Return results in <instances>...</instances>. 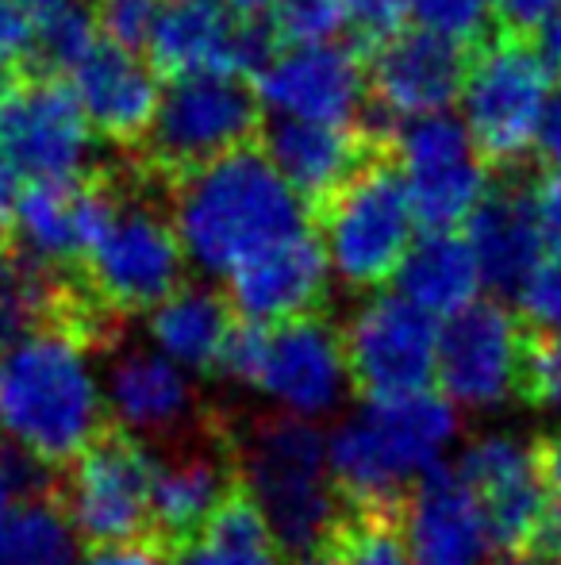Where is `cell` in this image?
I'll list each match as a JSON object with an SVG mask.
<instances>
[{"mask_svg": "<svg viewBox=\"0 0 561 565\" xmlns=\"http://www.w3.org/2000/svg\"><path fill=\"white\" fill-rule=\"evenodd\" d=\"M0 424L35 466H69L108 431L105 370L77 323H51L0 350Z\"/></svg>", "mask_w": 561, "mask_h": 565, "instance_id": "obj_1", "label": "cell"}, {"mask_svg": "<svg viewBox=\"0 0 561 565\" xmlns=\"http://www.w3.org/2000/svg\"><path fill=\"white\" fill-rule=\"evenodd\" d=\"M170 220L188 266L224 281L258 250L308 231L304 201L255 147L181 173Z\"/></svg>", "mask_w": 561, "mask_h": 565, "instance_id": "obj_2", "label": "cell"}, {"mask_svg": "<svg viewBox=\"0 0 561 565\" xmlns=\"http://www.w3.org/2000/svg\"><path fill=\"white\" fill-rule=\"evenodd\" d=\"M457 439V408L427 393L366 401L327 439L331 477L343 508L400 512L408 492L423 481Z\"/></svg>", "mask_w": 561, "mask_h": 565, "instance_id": "obj_3", "label": "cell"}, {"mask_svg": "<svg viewBox=\"0 0 561 565\" xmlns=\"http://www.w3.org/2000/svg\"><path fill=\"white\" fill-rule=\"evenodd\" d=\"M239 489L266 515L284 554H320L343 520L327 435L308 419L270 416L231 443Z\"/></svg>", "mask_w": 561, "mask_h": 565, "instance_id": "obj_4", "label": "cell"}, {"mask_svg": "<svg viewBox=\"0 0 561 565\" xmlns=\"http://www.w3.org/2000/svg\"><path fill=\"white\" fill-rule=\"evenodd\" d=\"M219 370L266 396L281 416L308 424L335 416L354 393L343 331L315 316L278 328L235 331Z\"/></svg>", "mask_w": 561, "mask_h": 565, "instance_id": "obj_5", "label": "cell"}, {"mask_svg": "<svg viewBox=\"0 0 561 565\" xmlns=\"http://www.w3.org/2000/svg\"><path fill=\"white\" fill-rule=\"evenodd\" d=\"M315 238L338 285L358 292L385 289L420 238V220L397 170L366 166L323 204Z\"/></svg>", "mask_w": 561, "mask_h": 565, "instance_id": "obj_6", "label": "cell"}, {"mask_svg": "<svg viewBox=\"0 0 561 565\" xmlns=\"http://www.w3.org/2000/svg\"><path fill=\"white\" fill-rule=\"evenodd\" d=\"M554 93V66L524 39H496L465 62L457 119L477 150L493 162L531 154L539 124Z\"/></svg>", "mask_w": 561, "mask_h": 565, "instance_id": "obj_7", "label": "cell"}, {"mask_svg": "<svg viewBox=\"0 0 561 565\" xmlns=\"http://www.w3.org/2000/svg\"><path fill=\"white\" fill-rule=\"evenodd\" d=\"M82 266L89 297L105 312L147 316L185 285L188 258L170 212L150 201H123L112 204Z\"/></svg>", "mask_w": 561, "mask_h": 565, "instance_id": "obj_8", "label": "cell"}, {"mask_svg": "<svg viewBox=\"0 0 561 565\" xmlns=\"http://www.w3.org/2000/svg\"><path fill=\"white\" fill-rule=\"evenodd\" d=\"M531 354V335L516 312L493 300H473L439 323L434 381L454 408L496 412L527 396Z\"/></svg>", "mask_w": 561, "mask_h": 565, "instance_id": "obj_9", "label": "cell"}, {"mask_svg": "<svg viewBox=\"0 0 561 565\" xmlns=\"http://www.w3.org/2000/svg\"><path fill=\"white\" fill-rule=\"evenodd\" d=\"M154 454L136 435H100L66 466L54 484L62 512L69 515L77 539L89 546H120L150 539V492H154Z\"/></svg>", "mask_w": 561, "mask_h": 565, "instance_id": "obj_10", "label": "cell"}, {"mask_svg": "<svg viewBox=\"0 0 561 565\" xmlns=\"http://www.w3.org/2000/svg\"><path fill=\"white\" fill-rule=\"evenodd\" d=\"M258 119H262V105L255 97V85L242 82V74L170 77L142 142L158 166L173 173H193L250 147Z\"/></svg>", "mask_w": 561, "mask_h": 565, "instance_id": "obj_11", "label": "cell"}, {"mask_svg": "<svg viewBox=\"0 0 561 565\" xmlns=\"http://www.w3.org/2000/svg\"><path fill=\"white\" fill-rule=\"evenodd\" d=\"M97 162V135L69 85L12 82L0 93V166L23 185L85 181Z\"/></svg>", "mask_w": 561, "mask_h": 565, "instance_id": "obj_12", "label": "cell"}, {"mask_svg": "<svg viewBox=\"0 0 561 565\" xmlns=\"http://www.w3.org/2000/svg\"><path fill=\"white\" fill-rule=\"evenodd\" d=\"M397 178L427 231H462L488 201V166L454 113L397 127Z\"/></svg>", "mask_w": 561, "mask_h": 565, "instance_id": "obj_13", "label": "cell"}, {"mask_svg": "<svg viewBox=\"0 0 561 565\" xmlns=\"http://www.w3.org/2000/svg\"><path fill=\"white\" fill-rule=\"evenodd\" d=\"M350 385L366 401L427 393L439 362V320L397 289H377L343 328Z\"/></svg>", "mask_w": 561, "mask_h": 565, "instance_id": "obj_14", "label": "cell"}, {"mask_svg": "<svg viewBox=\"0 0 561 565\" xmlns=\"http://www.w3.org/2000/svg\"><path fill=\"white\" fill-rule=\"evenodd\" d=\"M255 97L270 119L354 124L369 100V74L343 43L281 46L258 66Z\"/></svg>", "mask_w": 561, "mask_h": 565, "instance_id": "obj_15", "label": "cell"}, {"mask_svg": "<svg viewBox=\"0 0 561 565\" xmlns=\"http://www.w3.org/2000/svg\"><path fill=\"white\" fill-rule=\"evenodd\" d=\"M454 469L477 497L493 546H500L504 554L535 546L550 508L535 443L500 431L481 435L462 450Z\"/></svg>", "mask_w": 561, "mask_h": 565, "instance_id": "obj_16", "label": "cell"}, {"mask_svg": "<svg viewBox=\"0 0 561 565\" xmlns=\"http://www.w3.org/2000/svg\"><path fill=\"white\" fill-rule=\"evenodd\" d=\"M366 74L369 97L400 127L412 119L442 116L457 105L465 58L462 46L446 43L431 31L400 28L377 43Z\"/></svg>", "mask_w": 561, "mask_h": 565, "instance_id": "obj_17", "label": "cell"}, {"mask_svg": "<svg viewBox=\"0 0 561 565\" xmlns=\"http://www.w3.org/2000/svg\"><path fill=\"white\" fill-rule=\"evenodd\" d=\"M331 269L312 231H300L258 250L227 277V305L250 328L308 320L331 292Z\"/></svg>", "mask_w": 561, "mask_h": 565, "instance_id": "obj_18", "label": "cell"}, {"mask_svg": "<svg viewBox=\"0 0 561 565\" xmlns=\"http://www.w3.org/2000/svg\"><path fill=\"white\" fill-rule=\"evenodd\" d=\"M66 77L69 93H74L77 108L89 119L97 139H147L150 119H154L158 100H162V82H158V70L150 66L147 54L97 39L93 51Z\"/></svg>", "mask_w": 561, "mask_h": 565, "instance_id": "obj_19", "label": "cell"}, {"mask_svg": "<svg viewBox=\"0 0 561 565\" xmlns=\"http://www.w3.org/2000/svg\"><path fill=\"white\" fill-rule=\"evenodd\" d=\"M262 46L250 28L219 0H165L142 54L158 74L196 77V74H242Z\"/></svg>", "mask_w": 561, "mask_h": 565, "instance_id": "obj_20", "label": "cell"}, {"mask_svg": "<svg viewBox=\"0 0 561 565\" xmlns=\"http://www.w3.org/2000/svg\"><path fill=\"white\" fill-rule=\"evenodd\" d=\"M239 484L231 443H188L154 466L150 492V539L173 554L204 531L216 508Z\"/></svg>", "mask_w": 561, "mask_h": 565, "instance_id": "obj_21", "label": "cell"}, {"mask_svg": "<svg viewBox=\"0 0 561 565\" xmlns=\"http://www.w3.org/2000/svg\"><path fill=\"white\" fill-rule=\"evenodd\" d=\"M112 196H105L89 181H62V185H28L15 201L12 250L39 266L62 269L82 266L89 246L97 243Z\"/></svg>", "mask_w": 561, "mask_h": 565, "instance_id": "obj_22", "label": "cell"}, {"mask_svg": "<svg viewBox=\"0 0 561 565\" xmlns=\"http://www.w3.org/2000/svg\"><path fill=\"white\" fill-rule=\"evenodd\" d=\"M108 419L136 439L177 435L193 419L196 393L193 373L158 354L154 347H120L105 365Z\"/></svg>", "mask_w": 561, "mask_h": 565, "instance_id": "obj_23", "label": "cell"}, {"mask_svg": "<svg viewBox=\"0 0 561 565\" xmlns=\"http://www.w3.org/2000/svg\"><path fill=\"white\" fill-rule=\"evenodd\" d=\"M400 527L416 565H481L493 546L485 512L457 469H431L408 492Z\"/></svg>", "mask_w": 561, "mask_h": 565, "instance_id": "obj_24", "label": "cell"}, {"mask_svg": "<svg viewBox=\"0 0 561 565\" xmlns=\"http://www.w3.org/2000/svg\"><path fill=\"white\" fill-rule=\"evenodd\" d=\"M262 154L300 201H323L366 170V150L350 124H300L270 119Z\"/></svg>", "mask_w": 561, "mask_h": 565, "instance_id": "obj_25", "label": "cell"}, {"mask_svg": "<svg viewBox=\"0 0 561 565\" xmlns=\"http://www.w3.org/2000/svg\"><path fill=\"white\" fill-rule=\"evenodd\" d=\"M235 331V308L208 285H181L147 312V342L185 373L219 370Z\"/></svg>", "mask_w": 561, "mask_h": 565, "instance_id": "obj_26", "label": "cell"}, {"mask_svg": "<svg viewBox=\"0 0 561 565\" xmlns=\"http://www.w3.org/2000/svg\"><path fill=\"white\" fill-rule=\"evenodd\" d=\"M392 281H397L400 297H408L439 323L470 308L473 300H481V289H485V274H481V262L465 231H427L420 235Z\"/></svg>", "mask_w": 561, "mask_h": 565, "instance_id": "obj_27", "label": "cell"}, {"mask_svg": "<svg viewBox=\"0 0 561 565\" xmlns=\"http://www.w3.org/2000/svg\"><path fill=\"white\" fill-rule=\"evenodd\" d=\"M465 238L477 254L485 285H496V289H519L547 254L531 193H519V189L488 193L477 216L465 224Z\"/></svg>", "mask_w": 561, "mask_h": 565, "instance_id": "obj_28", "label": "cell"}, {"mask_svg": "<svg viewBox=\"0 0 561 565\" xmlns=\"http://www.w3.org/2000/svg\"><path fill=\"white\" fill-rule=\"evenodd\" d=\"M170 565H281V546L258 504L235 484L201 535L170 554Z\"/></svg>", "mask_w": 561, "mask_h": 565, "instance_id": "obj_29", "label": "cell"}, {"mask_svg": "<svg viewBox=\"0 0 561 565\" xmlns=\"http://www.w3.org/2000/svg\"><path fill=\"white\" fill-rule=\"evenodd\" d=\"M0 565H77V531L58 492L39 489L0 508Z\"/></svg>", "mask_w": 561, "mask_h": 565, "instance_id": "obj_30", "label": "cell"}, {"mask_svg": "<svg viewBox=\"0 0 561 565\" xmlns=\"http://www.w3.org/2000/svg\"><path fill=\"white\" fill-rule=\"evenodd\" d=\"M62 320L58 274L15 250H0V350Z\"/></svg>", "mask_w": 561, "mask_h": 565, "instance_id": "obj_31", "label": "cell"}, {"mask_svg": "<svg viewBox=\"0 0 561 565\" xmlns=\"http://www.w3.org/2000/svg\"><path fill=\"white\" fill-rule=\"evenodd\" d=\"M323 551L335 558V565H416L400 527V512L346 508Z\"/></svg>", "mask_w": 561, "mask_h": 565, "instance_id": "obj_32", "label": "cell"}, {"mask_svg": "<svg viewBox=\"0 0 561 565\" xmlns=\"http://www.w3.org/2000/svg\"><path fill=\"white\" fill-rule=\"evenodd\" d=\"M270 31L281 46L304 43H338L350 28V8L346 0H270Z\"/></svg>", "mask_w": 561, "mask_h": 565, "instance_id": "obj_33", "label": "cell"}, {"mask_svg": "<svg viewBox=\"0 0 561 565\" xmlns=\"http://www.w3.org/2000/svg\"><path fill=\"white\" fill-rule=\"evenodd\" d=\"M74 8V0H0V54L35 66L51 28Z\"/></svg>", "mask_w": 561, "mask_h": 565, "instance_id": "obj_34", "label": "cell"}, {"mask_svg": "<svg viewBox=\"0 0 561 565\" xmlns=\"http://www.w3.org/2000/svg\"><path fill=\"white\" fill-rule=\"evenodd\" d=\"M412 28L431 31L454 46L477 43L496 20L493 0H408Z\"/></svg>", "mask_w": 561, "mask_h": 565, "instance_id": "obj_35", "label": "cell"}, {"mask_svg": "<svg viewBox=\"0 0 561 565\" xmlns=\"http://www.w3.org/2000/svg\"><path fill=\"white\" fill-rule=\"evenodd\" d=\"M519 312L542 335H561V250H547L539 266L527 274V281L516 289Z\"/></svg>", "mask_w": 561, "mask_h": 565, "instance_id": "obj_36", "label": "cell"}, {"mask_svg": "<svg viewBox=\"0 0 561 565\" xmlns=\"http://www.w3.org/2000/svg\"><path fill=\"white\" fill-rule=\"evenodd\" d=\"M162 4L165 0H100V20H97L100 39L142 51L150 31H154Z\"/></svg>", "mask_w": 561, "mask_h": 565, "instance_id": "obj_37", "label": "cell"}, {"mask_svg": "<svg viewBox=\"0 0 561 565\" xmlns=\"http://www.w3.org/2000/svg\"><path fill=\"white\" fill-rule=\"evenodd\" d=\"M527 401L542 404L547 412L561 416V335H550L547 342H539V347H535Z\"/></svg>", "mask_w": 561, "mask_h": 565, "instance_id": "obj_38", "label": "cell"}, {"mask_svg": "<svg viewBox=\"0 0 561 565\" xmlns=\"http://www.w3.org/2000/svg\"><path fill=\"white\" fill-rule=\"evenodd\" d=\"M346 8H350V28L377 43L408 20V0H346Z\"/></svg>", "mask_w": 561, "mask_h": 565, "instance_id": "obj_39", "label": "cell"}, {"mask_svg": "<svg viewBox=\"0 0 561 565\" xmlns=\"http://www.w3.org/2000/svg\"><path fill=\"white\" fill-rule=\"evenodd\" d=\"M531 209L539 231L547 238V250H561V173L550 170L547 181L531 189Z\"/></svg>", "mask_w": 561, "mask_h": 565, "instance_id": "obj_40", "label": "cell"}, {"mask_svg": "<svg viewBox=\"0 0 561 565\" xmlns=\"http://www.w3.org/2000/svg\"><path fill=\"white\" fill-rule=\"evenodd\" d=\"M493 12L511 31H542L561 12V0H493Z\"/></svg>", "mask_w": 561, "mask_h": 565, "instance_id": "obj_41", "label": "cell"}, {"mask_svg": "<svg viewBox=\"0 0 561 565\" xmlns=\"http://www.w3.org/2000/svg\"><path fill=\"white\" fill-rule=\"evenodd\" d=\"M77 565H170V554L154 539H136V543L120 546H97L89 558H82Z\"/></svg>", "mask_w": 561, "mask_h": 565, "instance_id": "obj_42", "label": "cell"}, {"mask_svg": "<svg viewBox=\"0 0 561 565\" xmlns=\"http://www.w3.org/2000/svg\"><path fill=\"white\" fill-rule=\"evenodd\" d=\"M35 469H43V466H35L31 458L15 461L12 454L4 450V443H0V508L15 497H28V492L46 489V484H35Z\"/></svg>", "mask_w": 561, "mask_h": 565, "instance_id": "obj_43", "label": "cell"}, {"mask_svg": "<svg viewBox=\"0 0 561 565\" xmlns=\"http://www.w3.org/2000/svg\"><path fill=\"white\" fill-rule=\"evenodd\" d=\"M535 150L542 154V162L550 170L561 173V82H554V93H550L547 116L539 124V139H535Z\"/></svg>", "mask_w": 561, "mask_h": 565, "instance_id": "obj_44", "label": "cell"}, {"mask_svg": "<svg viewBox=\"0 0 561 565\" xmlns=\"http://www.w3.org/2000/svg\"><path fill=\"white\" fill-rule=\"evenodd\" d=\"M535 454H539V469H542V481H547L550 504L561 508V427L542 435V439H535Z\"/></svg>", "mask_w": 561, "mask_h": 565, "instance_id": "obj_45", "label": "cell"}, {"mask_svg": "<svg viewBox=\"0 0 561 565\" xmlns=\"http://www.w3.org/2000/svg\"><path fill=\"white\" fill-rule=\"evenodd\" d=\"M535 546H539V554H547V558L561 562V508H554V504L547 508V520H542Z\"/></svg>", "mask_w": 561, "mask_h": 565, "instance_id": "obj_46", "label": "cell"}, {"mask_svg": "<svg viewBox=\"0 0 561 565\" xmlns=\"http://www.w3.org/2000/svg\"><path fill=\"white\" fill-rule=\"evenodd\" d=\"M15 201H20V193H15V178L0 166V246H4V238H12Z\"/></svg>", "mask_w": 561, "mask_h": 565, "instance_id": "obj_47", "label": "cell"}, {"mask_svg": "<svg viewBox=\"0 0 561 565\" xmlns=\"http://www.w3.org/2000/svg\"><path fill=\"white\" fill-rule=\"evenodd\" d=\"M539 51H542V58H547L550 66L561 70V12L539 31Z\"/></svg>", "mask_w": 561, "mask_h": 565, "instance_id": "obj_48", "label": "cell"}, {"mask_svg": "<svg viewBox=\"0 0 561 565\" xmlns=\"http://www.w3.org/2000/svg\"><path fill=\"white\" fill-rule=\"evenodd\" d=\"M496 565H561L554 558H547V554H531V551H516V554H504Z\"/></svg>", "mask_w": 561, "mask_h": 565, "instance_id": "obj_49", "label": "cell"}, {"mask_svg": "<svg viewBox=\"0 0 561 565\" xmlns=\"http://www.w3.org/2000/svg\"><path fill=\"white\" fill-rule=\"evenodd\" d=\"M231 12H262V8H270V0H224Z\"/></svg>", "mask_w": 561, "mask_h": 565, "instance_id": "obj_50", "label": "cell"}, {"mask_svg": "<svg viewBox=\"0 0 561 565\" xmlns=\"http://www.w3.org/2000/svg\"><path fill=\"white\" fill-rule=\"evenodd\" d=\"M12 66H15V62H12V58H4V54H0V93H4L8 85H12Z\"/></svg>", "mask_w": 561, "mask_h": 565, "instance_id": "obj_51", "label": "cell"}, {"mask_svg": "<svg viewBox=\"0 0 561 565\" xmlns=\"http://www.w3.org/2000/svg\"><path fill=\"white\" fill-rule=\"evenodd\" d=\"M300 565H335V558H331L327 551H320V554H308V558H300Z\"/></svg>", "mask_w": 561, "mask_h": 565, "instance_id": "obj_52", "label": "cell"}, {"mask_svg": "<svg viewBox=\"0 0 561 565\" xmlns=\"http://www.w3.org/2000/svg\"><path fill=\"white\" fill-rule=\"evenodd\" d=\"M219 4H224V0H219Z\"/></svg>", "mask_w": 561, "mask_h": 565, "instance_id": "obj_53", "label": "cell"}]
</instances>
